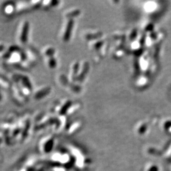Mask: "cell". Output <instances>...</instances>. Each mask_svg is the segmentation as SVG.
Masks as SVG:
<instances>
[{"label": "cell", "mask_w": 171, "mask_h": 171, "mask_svg": "<svg viewBox=\"0 0 171 171\" xmlns=\"http://www.w3.org/2000/svg\"><path fill=\"white\" fill-rule=\"evenodd\" d=\"M29 31V23L28 22H26L23 25L22 32L21 33V40L23 43H25L27 41Z\"/></svg>", "instance_id": "cell-1"}, {"label": "cell", "mask_w": 171, "mask_h": 171, "mask_svg": "<svg viewBox=\"0 0 171 171\" xmlns=\"http://www.w3.org/2000/svg\"><path fill=\"white\" fill-rule=\"evenodd\" d=\"M0 99H1V97H0Z\"/></svg>", "instance_id": "cell-2"}]
</instances>
